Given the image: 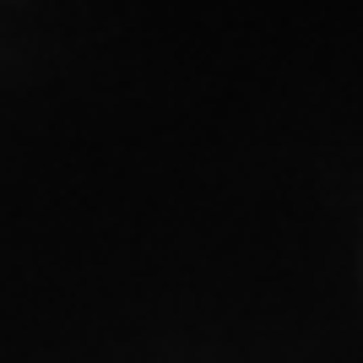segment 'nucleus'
<instances>
[]
</instances>
